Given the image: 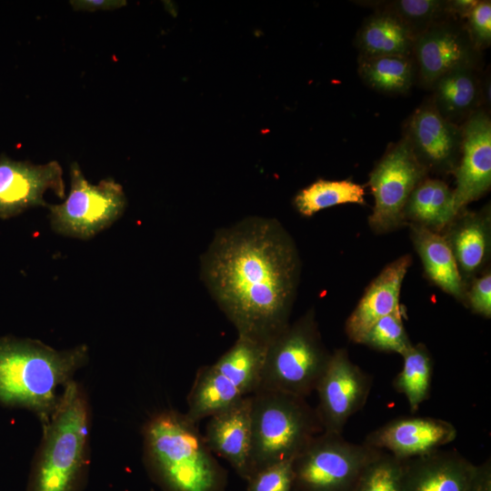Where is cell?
<instances>
[{"label":"cell","instance_id":"cell-32","mask_svg":"<svg viewBox=\"0 0 491 491\" xmlns=\"http://www.w3.org/2000/svg\"><path fill=\"white\" fill-rule=\"evenodd\" d=\"M248 491H294L293 461L267 466L248 478Z\"/></svg>","mask_w":491,"mask_h":491},{"label":"cell","instance_id":"cell-33","mask_svg":"<svg viewBox=\"0 0 491 491\" xmlns=\"http://www.w3.org/2000/svg\"><path fill=\"white\" fill-rule=\"evenodd\" d=\"M466 30L474 46L480 52L491 45V2L478 0L464 20Z\"/></svg>","mask_w":491,"mask_h":491},{"label":"cell","instance_id":"cell-17","mask_svg":"<svg viewBox=\"0 0 491 491\" xmlns=\"http://www.w3.org/2000/svg\"><path fill=\"white\" fill-rule=\"evenodd\" d=\"M411 259L409 255L397 258L370 283L346 321L345 331L350 341L360 344L379 319L392 314H403L400 292Z\"/></svg>","mask_w":491,"mask_h":491},{"label":"cell","instance_id":"cell-11","mask_svg":"<svg viewBox=\"0 0 491 491\" xmlns=\"http://www.w3.org/2000/svg\"><path fill=\"white\" fill-rule=\"evenodd\" d=\"M481 53L472 44L464 21L448 16L416 37L412 54L416 81L430 89L437 79L455 69L480 68Z\"/></svg>","mask_w":491,"mask_h":491},{"label":"cell","instance_id":"cell-30","mask_svg":"<svg viewBox=\"0 0 491 491\" xmlns=\"http://www.w3.org/2000/svg\"><path fill=\"white\" fill-rule=\"evenodd\" d=\"M405 461L381 451L365 467L354 491H402Z\"/></svg>","mask_w":491,"mask_h":491},{"label":"cell","instance_id":"cell-20","mask_svg":"<svg viewBox=\"0 0 491 491\" xmlns=\"http://www.w3.org/2000/svg\"><path fill=\"white\" fill-rule=\"evenodd\" d=\"M480 68L461 67L437 79L430 99L437 112L447 121L463 124L484 104Z\"/></svg>","mask_w":491,"mask_h":491},{"label":"cell","instance_id":"cell-22","mask_svg":"<svg viewBox=\"0 0 491 491\" xmlns=\"http://www.w3.org/2000/svg\"><path fill=\"white\" fill-rule=\"evenodd\" d=\"M416 35L395 15L375 11L367 16L356 34L355 45L359 55H406L413 54Z\"/></svg>","mask_w":491,"mask_h":491},{"label":"cell","instance_id":"cell-9","mask_svg":"<svg viewBox=\"0 0 491 491\" xmlns=\"http://www.w3.org/2000/svg\"><path fill=\"white\" fill-rule=\"evenodd\" d=\"M427 173L403 136L389 145L369 175L375 205L368 223L375 232L392 231L405 223L406 202Z\"/></svg>","mask_w":491,"mask_h":491},{"label":"cell","instance_id":"cell-7","mask_svg":"<svg viewBox=\"0 0 491 491\" xmlns=\"http://www.w3.org/2000/svg\"><path fill=\"white\" fill-rule=\"evenodd\" d=\"M381 450L322 432L293 460L294 490L354 491L365 467Z\"/></svg>","mask_w":491,"mask_h":491},{"label":"cell","instance_id":"cell-13","mask_svg":"<svg viewBox=\"0 0 491 491\" xmlns=\"http://www.w3.org/2000/svg\"><path fill=\"white\" fill-rule=\"evenodd\" d=\"M403 137L427 172H455L462 150V125L445 119L430 97L408 117Z\"/></svg>","mask_w":491,"mask_h":491},{"label":"cell","instance_id":"cell-6","mask_svg":"<svg viewBox=\"0 0 491 491\" xmlns=\"http://www.w3.org/2000/svg\"><path fill=\"white\" fill-rule=\"evenodd\" d=\"M315 311L308 310L269 341L257 388L306 397L316 387L329 362Z\"/></svg>","mask_w":491,"mask_h":491},{"label":"cell","instance_id":"cell-2","mask_svg":"<svg viewBox=\"0 0 491 491\" xmlns=\"http://www.w3.org/2000/svg\"><path fill=\"white\" fill-rule=\"evenodd\" d=\"M88 359L85 345L57 350L39 340L1 337L0 404L32 412L44 426Z\"/></svg>","mask_w":491,"mask_h":491},{"label":"cell","instance_id":"cell-31","mask_svg":"<svg viewBox=\"0 0 491 491\" xmlns=\"http://www.w3.org/2000/svg\"><path fill=\"white\" fill-rule=\"evenodd\" d=\"M360 344L400 356L413 345L404 327L403 314H392L379 319L366 332Z\"/></svg>","mask_w":491,"mask_h":491},{"label":"cell","instance_id":"cell-36","mask_svg":"<svg viewBox=\"0 0 491 491\" xmlns=\"http://www.w3.org/2000/svg\"><path fill=\"white\" fill-rule=\"evenodd\" d=\"M478 0H447L448 13L464 21Z\"/></svg>","mask_w":491,"mask_h":491},{"label":"cell","instance_id":"cell-24","mask_svg":"<svg viewBox=\"0 0 491 491\" xmlns=\"http://www.w3.org/2000/svg\"><path fill=\"white\" fill-rule=\"evenodd\" d=\"M244 396L213 365L204 366L196 372L187 396L185 416L198 424L202 419L228 408Z\"/></svg>","mask_w":491,"mask_h":491},{"label":"cell","instance_id":"cell-35","mask_svg":"<svg viewBox=\"0 0 491 491\" xmlns=\"http://www.w3.org/2000/svg\"><path fill=\"white\" fill-rule=\"evenodd\" d=\"M69 3L74 10L83 12L115 10L126 5L123 0H72Z\"/></svg>","mask_w":491,"mask_h":491},{"label":"cell","instance_id":"cell-5","mask_svg":"<svg viewBox=\"0 0 491 491\" xmlns=\"http://www.w3.org/2000/svg\"><path fill=\"white\" fill-rule=\"evenodd\" d=\"M250 396L249 476L267 466L293 461L323 432L316 409L305 397L266 389Z\"/></svg>","mask_w":491,"mask_h":491},{"label":"cell","instance_id":"cell-28","mask_svg":"<svg viewBox=\"0 0 491 491\" xmlns=\"http://www.w3.org/2000/svg\"><path fill=\"white\" fill-rule=\"evenodd\" d=\"M365 187L350 179H318L299 191L294 198L296 209L304 216L342 204L366 205Z\"/></svg>","mask_w":491,"mask_h":491},{"label":"cell","instance_id":"cell-25","mask_svg":"<svg viewBox=\"0 0 491 491\" xmlns=\"http://www.w3.org/2000/svg\"><path fill=\"white\" fill-rule=\"evenodd\" d=\"M266 346L254 338L238 335L235 343L213 366L245 396H250L260 384Z\"/></svg>","mask_w":491,"mask_h":491},{"label":"cell","instance_id":"cell-27","mask_svg":"<svg viewBox=\"0 0 491 491\" xmlns=\"http://www.w3.org/2000/svg\"><path fill=\"white\" fill-rule=\"evenodd\" d=\"M403 367L393 381L395 390L405 396L412 412L430 396L433 359L424 344L412 345L402 356Z\"/></svg>","mask_w":491,"mask_h":491},{"label":"cell","instance_id":"cell-21","mask_svg":"<svg viewBox=\"0 0 491 491\" xmlns=\"http://www.w3.org/2000/svg\"><path fill=\"white\" fill-rule=\"evenodd\" d=\"M410 232L414 246L430 280L446 293L464 301L466 285L444 235L416 224H411Z\"/></svg>","mask_w":491,"mask_h":491},{"label":"cell","instance_id":"cell-4","mask_svg":"<svg viewBox=\"0 0 491 491\" xmlns=\"http://www.w3.org/2000/svg\"><path fill=\"white\" fill-rule=\"evenodd\" d=\"M146 466L165 491H217V461L185 414L166 409L152 416L143 427Z\"/></svg>","mask_w":491,"mask_h":491},{"label":"cell","instance_id":"cell-10","mask_svg":"<svg viewBox=\"0 0 491 491\" xmlns=\"http://www.w3.org/2000/svg\"><path fill=\"white\" fill-rule=\"evenodd\" d=\"M372 377L356 365L345 348L331 353L316 390V409L323 432L342 434L348 419L364 407Z\"/></svg>","mask_w":491,"mask_h":491},{"label":"cell","instance_id":"cell-34","mask_svg":"<svg viewBox=\"0 0 491 491\" xmlns=\"http://www.w3.org/2000/svg\"><path fill=\"white\" fill-rule=\"evenodd\" d=\"M466 300L471 309L486 318L491 316V275L486 272L475 278L466 291Z\"/></svg>","mask_w":491,"mask_h":491},{"label":"cell","instance_id":"cell-18","mask_svg":"<svg viewBox=\"0 0 491 491\" xmlns=\"http://www.w3.org/2000/svg\"><path fill=\"white\" fill-rule=\"evenodd\" d=\"M204 436L211 452L226 459L244 478L249 476L251 396L209 417Z\"/></svg>","mask_w":491,"mask_h":491},{"label":"cell","instance_id":"cell-8","mask_svg":"<svg viewBox=\"0 0 491 491\" xmlns=\"http://www.w3.org/2000/svg\"><path fill=\"white\" fill-rule=\"evenodd\" d=\"M70 192L63 203L49 206L52 229L62 235L89 239L124 214L127 200L120 184L105 178L93 185L79 165H70Z\"/></svg>","mask_w":491,"mask_h":491},{"label":"cell","instance_id":"cell-15","mask_svg":"<svg viewBox=\"0 0 491 491\" xmlns=\"http://www.w3.org/2000/svg\"><path fill=\"white\" fill-rule=\"evenodd\" d=\"M463 142L458 165L454 172L455 210L458 215L471 202L484 195L491 186V119L480 108L462 125Z\"/></svg>","mask_w":491,"mask_h":491},{"label":"cell","instance_id":"cell-26","mask_svg":"<svg viewBox=\"0 0 491 491\" xmlns=\"http://www.w3.org/2000/svg\"><path fill=\"white\" fill-rule=\"evenodd\" d=\"M357 64L360 78L378 93L406 94L416 80L412 55H358Z\"/></svg>","mask_w":491,"mask_h":491},{"label":"cell","instance_id":"cell-19","mask_svg":"<svg viewBox=\"0 0 491 491\" xmlns=\"http://www.w3.org/2000/svg\"><path fill=\"white\" fill-rule=\"evenodd\" d=\"M447 241L464 283L486 263L490 253L489 208L478 213L462 211L446 227Z\"/></svg>","mask_w":491,"mask_h":491},{"label":"cell","instance_id":"cell-1","mask_svg":"<svg viewBox=\"0 0 491 491\" xmlns=\"http://www.w3.org/2000/svg\"><path fill=\"white\" fill-rule=\"evenodd\" d=\"M300 274L296 245L274 218L217 229L200 259L201 279L237 334L266 345L290 323Z\"/></svg>","mask_w":491,"mask_h":491},{"label":"cell","instance_id":"cell-16","mask_svg":"<svg viewBox=\"0 0 491 491\" xmlns=\"http://www.w3.org/2000/svg\"><path fill=\"white\" fill-rule=\"evenodd\" d=\"M456 435L455 426L446 420L406 416L395 418L370 432L364 443L398 459L408 460L439 450L453 442Z\"/></svg>","mask_w":491,"mask_h":491},{"label":"cell","instance_id":"cell-12","mask_svg":"<svg viewBox=\"0 0 491 491\" xmlns=\"http://www.w3.org/2000/svg\"><path fill=\"white\" fill-rule=\"evenodd\" d=\"M402 491H491L490 459L475 465L456 450L406 460Z\"/></svg>","mask_w":491,"mask_h":491},{"label":"cell","instance_id":"cell-29","mask_svg":"<svg viewBox=\"0 0 491 491\" xmlns=\"http://www.w3.org/2000/svg\"><path fill=\"white\" fill-rule=\"evenodd\" d=\"M363 5L373 7L375 11H383L395 15L413 32L416 37L432 25L451 16L447 10V0L371 1Z\"/></svg>","mask_w":491,"mask_h":491},{"label":"cell","instance_id":"cell-3","mask_svg":"<svg viewBox=\"0 0 491 491\" xmlns=\"http://www.w3.org/2000/svg\"><path fill=\"white\" fill-rule=\"evenodd\" d=\"M91 406L75 379L64 388L35 455L27 491H82L90 464Z\"/></svg>","mask_w":491,"mask_h":491},{"label":"cell","instance_id":"cell-23","mask_svg":"<svg viewBox=\"0 0 491 491\" xmlns=\"http://www.w3.org/2000/svg\"><path fill=\"white\" fill-rule=\"evenodd\" d=\"M456 216L453 189L439 179L425 178L419 183L404 209L405 223L410 220L437 233Z\"/></svg>","mask_w":491,"mask_h":491},{"label":"cell","instance_id":"cell-14","mask_svg":"<svg viewBox=\"0 0 491 491\" xmlns=\"http://www.w3.org/2000/svg\"><path fill=\"white\" fill-rule=\"evenodd\" d=\"M49 190L65 197L63 169L57 161L35 165L0 156V218L13 217L35 206H48L44 195Z\"/></svg>","mask_w":491,"mask_h":491}]
</instances>
